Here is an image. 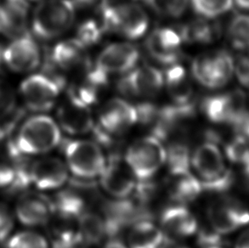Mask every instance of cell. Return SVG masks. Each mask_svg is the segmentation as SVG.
I'll use <instances>...</instances> for the list:
<instances>
[{
	"label": "cell",
	"mask_w": 249,
	"mask_h": 248,
	"mask_svg": "<svg viewBox=\"0 0 249 248\" xmlns=\"http://www.w3.org/2000/svg\"><path fill=\"white\" fill-rule=\"evenodd\" d=\"M228 37L236 49L249 50V16L238 15L233 18L228 27Z\"/></svg>",
	"instance_id": "obj_27"
},
{
	"label": "cell",
	"mask_w": 249,
	"mask_h": 248,
	"mask_svg": "<svg viewBox=\"0 0 249 248\" xmlns=\"http://www.w3.org/2000/svg\"><path fill=\"white\" fill-rule=\"evenodd\" d=\"M166 159L167 150L155 135L135 141L125 154V162L140 180L152 178L165 163Z\"/></svg>",
	"instance_id": "obj_5"
},
{
	"label": "cell",
	"mask_w": 249,
	"mask_h": 248,
	"mask_svg": "<svg viewBox=\"0 0 249 248\" xmlns=\"http://www.w3.org/2000/svg\"><path fill=\"white\" fill-rule=\"evenodd\" d=\"M101 185L104 191L118 199H126L136 188L134 173L126 162L113 158L107 163L101 173Z\"/></svg>",
	"instance_id": "obj_17"
},
{
	"label": "cell",
	"mask_w": 249,
	"mask_h": 248,
	"mask_svg": "<svg viewBox=\"0 0 249 248\" xmlns=\"http://www.w3.org/2000/svg\"><path fill=\"white\" fill-rule=\"evenodd\" d=\"M166 162H168L169 173L188 171L191 163L188 148L180 143L171 144L167 150Z\"/></svg>",
	"instance_id": "obj_29"
},
{
	"label": "cell",
	"mask_w": 249,
	"mask_h": 248,
	"mask_svg": "<svg viewBox=\"0 0 249 248\" xmlns=\"http://www.w3.org/2000/svg\"><path fill=\"white\" fill-rule=\"evenodd\" d=\"M105 248H128L127 246H125L123 242L118 240H111L107 243Z\"/></svg>",
	"instance_id": "obj_41"
},
{
	"label": "cell",
	"mask_w": 249,
	"mask_h": 248,
	"mask_svg": "<svg viewBox=\"0 0 249 248\" xmlns=\"http://www.w3.org/2000/svg\"><path fill=\"white\" fill-rule=\"evenodd\" d=\"M235 2L241 9L249 10V0H235Z\"/></svg>",
	"instance_id": "obj_42"
},
{
	"label": "cell",
	"mask_w": 249,
	"mask_h": 248,
	"mask_svg": "<svg viewBox=\"0 0 249 248\" xmlns=\"http://www.w3.org/2000/svg\"><path fill=\"white\" fill-rule=\"evenodd\" d=\"M154 12L162 17L178 18L185 13L189 0H144Z\"/></svg>",
	"instance_id": "obj_30"
},
{
	"label": "cell",
	"mask_w": 249,
	"mask_h": 248,
	"mask_svg": "<svg viewBox=\"0 0 249 248\" xmlns=\"http://www.w3.org/2000/svg\"><path fill=\"white\" fill-rule=\"evenodd\" d=\"M235 248H249V228L240 234L236 239Z\"/></svg>",
	"instance_id": "obj_38"
},
{
	"label": "cell",
	"mask_w": 249,
	"mask_h": 248,
	"mask_svg": "<svg viewBox=\"0 0 249 248\" xmlns=\"http://www.w3.org/2000/svg\"><path fill=\"white\" fill-rule=\"evenodd\" d=\"M167 187L170 197L179 204L194 201L203 191L200 179L190 170L169 173Z\"/></svg>",
	"instance_id": "obj_21"
},
{
	"label": "cell",
	"mask_w": 249,
	"mask_h": 248,
	"mask_svg": "<svg viewBox=\"0 0 249 248\" xmlns=\"http://www.w3.org/2000/svg\"><path fill=\"white\" fill-rule=\"evenodd\" d=\"M75 13L71 0H42L34 10V34L42 39L60 37L71 28Z\"/></svg>",
	"instance_id": "obj_4"
},
{
	"label": "cell",
	"mask_w": 249,
	"mask_h": 248,
	"mask_svg": "<svg viewBox=\"0 0 249 248\" xmlns=\"http://www.w3.org/2000/svg\"><path fill=\"white\" fill-rule=\"evenodd\" d=\"M138 123L135 106L128 101L114 98L105 103L99 113V127L108 134L118 136Z\"/></svg>",
	"instance_id": "obj_12"
},
{
	"label": "cell",
	"mask_w": 249,
	"mask_h": 248,
	"mask_svg": "<svg viewBox=\"0 0 249 248\" xmlns=\"http://www.w3.org/2000/svg\"><path fill=\"white\" fill-rule=\"evenodd\" d=\"M223 248L221 247H219V246H213V247H209V248Z\"/></svg>",
	"instance_id": "obj_45"
},
{
	"label": "cell",
	"mask_w": 249,
	"mask_h": 248,
	"mask_svg": "<svg viewBox=\"0 0 249 248\" xmlns=\"http://www.w3.org/2000/svg\"><path fill=\"white\" fill-rule=\"evenodd\" d=\"M161 227L165 236L170 238H186L197 230L194 215L183 204L166 208L161 218Z\"/></svg>",
	"instance_id": "obj_20"
},
{
	"label": "cell",
	"mask_w": 249,
	"mask_h": 248,
	"mask_svg": "<svg viewBox=\"0 0 249 248\" xmlns=\"http://www.w3.org/2000/svg\"><path fill=\"white\" fill-rule=\"evenodd\" d=\"M233 58L226 51H208L192 62L193 77L202 86L216 89L226 86L234 74Z\"/></svg>",
	"instance_id": "obj_6"
},
{
	"label": "cell",
	"mask_w": 249,
	"mask_h": 248,
	"mask_svg": "<svg viewBox=\"0 0 249 248\" xmlns=\"http://www.w3.org/2000/svg\"><path fill=\"white\" fill-rule=\"evenodd\" d=\"M104 28L94 20L84 21L78 27L76 38L81 42L85 47H89L98 43L101 38Z\"/></svg>",
	"instance_id": "obj_32"
},
{
	"label": "cell",
	"mask_w": 249,
	"mask_h": 248,
	"mask_svg": "<svg viewBox=\"0 0 249 248\" xmlns=\"http://www.w3.org/2000/svg\"><path fill=\"white\" fill-rule=\"evenodd\" d=\"M238 164L242 166L244 174L249 178V151L241 159Z\"/></svg>",
	"instance_id": "obj_40"
},
{
	"label": "cell",
	"mask_w": 249,
	"mask_h": 248,
	"mask_svg": "<svg viewBox=\"0 0 249 248\" xmlns=\"http://www.w3.org/2000/svg\"><path fill=\"white\" fill-rule=\"evenodd\" d=\"M234 73L243 87L249 88V56L238 57L234 64Z\"/></svg>",
	"instance_id": "obj_35"
},
{
	"label": "cell",
	"mask_w": 249,
	"mask_h": 248,
	"mask_svg": "<svg viewBox=\"0 0 249 248\" xmlns=\"http://www.w3.org/2000/svg\"><path fill=\"white\" fill-rule=\"evenodd\" d=\"M178 32L183 42L190 44H210L219 38L221 30L219 24L202 18L185 24Z\"/></svg>",
	"instance_id": "obj_25"
},
{
	"label": "cell",
	"mask_w": 249,
	"mask_h": 248,
	"mask_svg": "<svg viewBox=\"0 0 249 248\" xmlns=\"http://www.w3.org/2000/svg\"><path fill=\"white\" fill-rule=\"evenodd\" d=\"M77 228L79 242L86 245L97 244L107 233L105 220L90 213H84L78 217Z\"/></svg>",
	"instance_id": "obj_26"
},
{
	"label": "cell",
	"mask_w": 249,
	"mask_h": 248,
	"mask_svg": "<svg viewBox=\"0 0 249 248\" xmlns=\"http://www.w3.org/2000/svg\"><path fill=\"white\" fill-rule=\"evenodd\" d=\"M140 59L138 48L130 43L109 45L99 54L94 67L107 75L127 73L135 68Z\"/></svg>",
	"instance_id": "obj_14"
},
{
	"label": "cell",
	"mask_w": 249,
	"mask_h": 248,
	"mask_svg": "<svg viewBox=\"0 0 249 248\" xmlns=\"http://www.w3.org/2000/svg\"><path fill=\"white\" fill-rule=\"evenodd\" d=\"M164 84L176 104H187L192 101L193 85L184 67L177 64L168 67L164 76Z\"/></svg>",
	"instance_id": "obj_23"
},
{
	"label": "cell",
	"mask_w": 249,
	"mask_h": 248,
	"mask_svg": "<svg viewBox=\"0 0 249 248\" xmlns=\"http://www.w3.org/2000/svg\"><path fill=\"white\" fill-rule=\"evenodd\" d=\"M62 88L44 74L32 75L20 85L25 104L32 111L44 112L54 107Z\"/></svg>",
	"instance_id": "obj_11"
},
{
	"label": "cell",
	"mask_w": 249,
	"mask_h": 248,
	"mask_svg": "<svg viewBox=\"0 0 249 248\" xmlns=\"http://www.w3.org/2000/svg\"><path fill=\"white\" fill-rule=\"evenodd\" d=\"M4 135L0 133V157L2 155V152L3 151V148H4V140L6 139Z\"/></svg>",
	"instance_id": "obj_43"
},
{
	"label": "cell",
	"mask_w": 249,
	"mask_h": 248,
	"mask_svg": "<svg viewBox=\"0 0 249 248\" xmlns=\"http://www.w3.org/2000/svg\"><path fill=\"white\" fill-rule=\"evenodd\" d=\"M68 170L67 164L58 158H41L31 164V183L40 191L56 190L68 180Z\"/></svg>",
	"instance_id": "obj_18"
},
{
	"label": "cell",
	"mask_w": 249,
	"mask_h": 248,
	"mask_svg": "<svg viewBox=\"0 0 249 248\" xmlns=\"http://www.w3.org/2000/svg\"><path fill=\"white\" fill-rule=\"evenodd\" d=\"M15 105L13 93L10 88L0 81V115L10 110Z\"/></svg>",
	"instance_id": "obj_36"
},
{
	"label": "cell",
	"mask_w": 249,
	"mask_h": 248,
	"mask_svg": "<svg viewBox=\"0 0 249 248\" xmlns=\"http://www.w3.org/2000/svg\"><path fill=\"white\" fill-rule=\"evenodd\" d=\"M39 48L32 37L24 34L17 37L3 51V61L11 70L28 72L40 63Z\"/></svg>",
	"instance_id": "obj_16"
},
{
	"label": "cell",
	"mask_w": 249,
	"mask_h": 248,
	"mask_svg": "<svg viewBox=\"0 0 249 248\" xmlns=\"http://www.w3.org/2000/svg\"><path fill=\"white\" fill-rule=\"evenodd\" d=\"M246 104L245 93L236 89L206 98L202 101V110L213 123L229 124L235 127L249 112Z\"/></svg>",
	"instance_id": "obj_9"
},
{
	"label": "cell",
	"mask_w": 249,
	"mask_h": 248,
	"mask_svg": "<svg viewBox=\"0 0 249 248\" xmlns=\"http://www.w3.org/2000/svg\"><path fill=\"white\" fill-rule=\"evenodd\" d=\"M14 227V218L10 208L0 203V242L10 237Z\"/></svg>",
	"instance_id": "obj_34"
},
{
	"label": "cell",
	"mask_w": 249,
	"mask_h": 248,
	"mask_svg": "<svg viewBox=\"0 0 249 248\" xmlns=\"http://www.w3.org/2000/svg\"><path fill=\"white\" fill-rule=\"evenodd\" d=\"M86 48L76 37L56 44L51 53V60L62 70H72L87 67Z\"/></svg>",
	"instance_id": "obj_22"
},
{
	"label": "cell",
	"mask_w": 249,
	"mask_h": 248,
	"mask_svg": "<svg viewBox=\"0 0 249 248\" xmlns=\"http://www.w3.org/2000/svg\"><path fill=\"white\" fill-rule=\"evenodd\" d=\"M7 248H49L47 240L34 231H22L10 237Z\"/></svg>",
	"instance_id": "obj_31"
},
{
	"label": "cell",
	"mask_w": 249,
	"mask_h": 248,
	"mask_svg": "<svg viewBox=\"0 0 249 248\" xmlns=\"http://www.w3.org/2000/svg\"><path fill=\"white\" fill-rule=\"evenodd\" d=\"M29 1H35V0H29ZM42 1V0H41Z\"/></svg>",
	"instance_id": "obj_46"
},
{
	"label": "cell",
	"mask_w": 249,
	"mask_h": 248,
	"mask_svg": "<svg viewBox=\"0 0 249 248\" xmlns=\"http://www.w3.org/2000/svg\"><path fill=\"white\" fill-rule=\"evenodd\" d=\"M61 128L71 135H82L93 130L94 120L89 106L69 98L58 110Z\"/></svg>",
	"instance_id": "obj_19"
},
{
	"label": "cell",
	"mask_w": 249,
	"mask_h": 248,
	"mask_svg": "<svg viewBox=\"0 0 249 248\" xmlns=\"http://www.w3.org/2000/svg\"><path fill=\"white\" fill-rule=\"evenodd\" d=\"M75 9L82 10H90L95 9L101 11L103 8L107 6V0H71Z\"/></svg>",
	"instance_id": "obj_37"
},
{
	"label": "cell",
	"mask_w": 249,
	"mask_h": 248,
	"mask_svg": "<svg viewBox=\"0 0 249 248\" xmlns=\"http://www.w3.org/2000/svg\"><path fill=\"white\" fill-rule=\"evenodd\" d=\"M3 60V51H2V49L0 47V66L2 63V61Z\"/></svg>",
	"instance_id": "obj_44"
},
{
	"label": "cell",
	"mask_w": 249,
	"mask_h": 248,
	"mask_svg": "<svg viewBox=\"0 0 249 248\" xmlns=\"http://www.w3.org/2000/svg\"><path fill=\"white\" fill-rule=\"evenodd\" d=\"M208 218L218 235H229L249 225V209L237 198L222 196L210 205Z\"/></svg>",
	"instance_id": "obj_8"
},
{
	"label": "cell",
	"mask_w": 249,
	"mask_h": 248,
	"mask_svg": "<svg viewBox=\"0 0 249 248\" xmlns=\"http://www.w3.org/2000/svg\"><path fill=\"white\" fill-rule=\"evenodd\" d=\"M9 158L10 161L0 160V189L16 191L18 189L20 175L16 163L10 157Z\"/></svg>",
	"instance_id": "obj_33"
},
{
	"label": "cell",
	"mask_w": 249,
	"mask_h": 248,
	"mask_svg": "<svg viewBox=\"0 0 249 248\" xmlns=\"http://www.w3.org/2000/svg\"><path fill=\"white\" fill-rule=\"evenodd\" d=\"M100 13L105 32L119 34L129 40L141 38L148 29V16L137 3H121L106 6Z\"/></svg>",
	"instance_id": "obj_3"
},
{
	"label": "cell",
	"mask_w": 249,
	"mask_h": 248,
	"mask_svg": "<svg viewBox=\"0 0 249 248\" xmlns=\"http://www.w3.org/2000/svg\"><path fill=\"white\" fill-rule=\"evenodd\" d=\"M191 163L203 191H225L232 183V175L226 160L214 141L200 144L192 154Z\"/></svg>",
	"instance_id": "obj_2"
},
{
	"label": "cell",
	"mask_w": 249,
	"mask_h": 248,
	"mask_svg": "<svg viewBox=\"0 0 249 248\" xmlns=\"http://www.w3.org/2000/svg\"><path fill=\"white\" fill-rule=\"evenodd\" d=\"M189 2L195 13L206 19L220 17L233 5V0H189Z\"/></svg>",
	"instance_id": "obj_28"
},
{
	"label": "cell",
	"mask_w": 249,
	"mask_h": 248,
	"mask_svg": "<svg viewBox=\"0 0 249 248\" xmlns=\"http://www.w3.org/2000/svg\"><path fill=\"white\" fill-rule=\"evenodd\" d=\"M61 141L60 127L54 119L37 115L24 123L13 143L19 152L30 157L50 152Z\"/></svg>",
	"instance_id": "obj_1"
},
{
	"label": "cell",
	"mask_w": 249,
	"mask_h": 248,
	"mask_svg": "<svg viewBox=\"0 0 249 248\" xmlns=\"http://www.w3.org/2000/svg\"><path fill=\"white\" fill-rule=\"evenodd\" d=\"M164 75L152 66L134 68L119 80L118 89L121 94L132 97L151 98L162 90Z\"/></svg>",
	"instance_id": "obj_10"
},
{
	"label": "cell",
	"mask_w": 249,
	"mask_h": 248,
	"mask_svg": "<svg viewBox=\"0 0 249 248\" xmlns=\"http://www.w3.org/2000/svg\"><path fill=\"white\" fill-rule=\"evenodd\" d=\"M165 242L162 229L146 220L135 224L128 233V248H162Z\"/></svg>",
	"instance_id": "obj_24"
},
{
	"label": "cell",
	"mask_w": 249,
	"mask_h": 248,
	"mask_svg": "<svg viewBox=\"0 0 249 248\" xmlns=\"http://www.w3.org/2000/svg\"><path fill=\"white\" fill-rule=\"evenodd\" d=\"M64 153L68 169L78 178L89 179L100 176L107 165L101 146L93 141H68Z\"/></svg>",
	"instance_id": "obj_7"
},
{
	"label": "cell",
	"mask_w": 249,
	"mask_h": 248,
	"mask_svg": "<svg viewBox=\"0 0 249 248\" xmlns=\"http://www.w3.org/2000/svg\"><path fill=\"white\" fill-rule=\"evenodd\" d=\"M16 214L20 224L38 227L48 224L54 214L53 201L37 192H25L18 198Z\"/></svg>",
	"instance_id": "obj_15"
},
{
	"label": "cell",
	"mask_w": 249,
	"mask_h": 248,
	"mask_svg": "<svg viewBox=\"0 0 249 248\" xmlns=\"http://www.w3.org/2000/svg\"><path fill=\"white\" fill-rule=\"evenodd\" d=\"M181 36L170 27H159L149 35L145 48L152 59L163 65H175L181 57Z\"/></svg>",
	"instance_id": "obj_13"
},
{
	"label": "cell",
	"mask_w": 249,
	"mask_h": 248,
	"mask_svg": "<svg viewBox=\"0 0 249 248\" xmlns=\"http://www.w3.org/2000/svg\"><path fill=\"white\" fill-rule=\"evenodd\" d=\"M235 129L238 134H243L249 139V114L243 118V121L235 127Z\"/></svg>",
	"instance_id": "obj_39"
}]
</instances>
